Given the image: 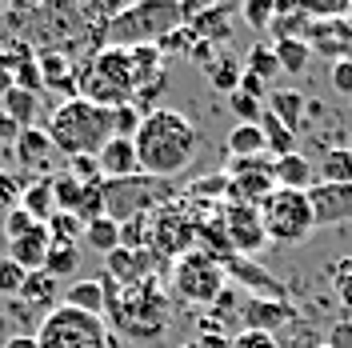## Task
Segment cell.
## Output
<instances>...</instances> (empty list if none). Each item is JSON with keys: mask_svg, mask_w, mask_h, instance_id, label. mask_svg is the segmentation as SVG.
I'll return each instance as SVG.
<instances>
[{"mask_svg": "<svg viewBox=\"0 0 352 348\" xmlns=\"http://www.w3.org/2000/svg\"><path fill=\"white\" fill-rule=\"evenodd\" d=\"M197 345L200 348H228L232 345V336H228V332H200Z\"/></svg>", "mask_w": 352, "mask_h": 348, "instance_id": "55", "label": "cell"}, {"mask_svg": "<svg viewBox=\"0 0 352 348\" xmlns=\"http://www.w3.org/2000/svg\"><path fill=\"white\" fill-rule=\"evenodd\" d=\"M241 320L248 332H268L276 336L280 328L296 325V312L288 301H261V296H244L241 301Z\"/></svg>", "mask_w": 352, "mask_h": 348, "instance_id": "16", "label": "cell"}, {"mask_svg": "<svg viewBox=\"0 0 352 348\" xmlns=\"http://www.w3.org/2000/svg\"><path fill=\"white\" fill-rule=\"evenodd\" d=\"M241 76H244V65L232 61V56H217V65L208 68V85L217 92H224V96H232L241 88Z\"/></svg>", "mask_w": 352, "mask_h": 348, "instance_id": "32", "label": "cell"}, {"mask_svg": "<svg viewBox=\"0 0 352 348\" xmlns=\"http://www.w3.org/2000/svg\"><path fill=\"white\" fill-rule=\"evenodd\" d=\"M349 21H352V8H349Z\"/></svg>", "mask_w": 352, "mask_h": 348, "instance_id": "59", "label": "cell"}, {"mask_svg": "<svg viewBox=\"0 0 352 348\" xmlns=\"http://www.w3.org/2000/svg\"><path fill=\"white\" fill-rule=\"evenodd\" d=\"M272 52H276V65H280V72H292V76H296V72H305L308 56H312L305 41H276V44H272Z\"/></svg>", "mask_w": 352, "mask_h": 348, "instance_id": "35", "label": "cell"}, {"mask_svg": "<svg viewBox=\"0 0 352 348\" xmlns=\"http://www.w3.org/2000/svg\"><path fill=\"white\" fill-rule=\"evenodd\" d=\"M48 248H52V240H48V228L41 224V228H32L28 237L8 244V261L21 264L24 272H41L44 261H48Z\"/></svg>", "mask_w": 352, "mask_h": 348, "instance_id": "20", "label": "cell"}, {"mask_svg": "<svg viewBox=\"0 0 352 348\" xmlns=\"http://www.w3.org/2000/svg\"><path fill=\"white\" fill-rule=\"evenodd\" d=\"M160 208V193H156L153 176H129V180H104V217L124 224L132 217H144Z\"/></svg>", "mask_w": 352, "mask_h": 348, "instance_id": "10", "label": "cell"}, {"mask_svg": "<svg viewBox=\"0 0 352 348\" xmlns=\"http://www.w3.org/2000/svg\"><path fill=\"white\" fill-rule=\"evenodd\" d=\"M228 276H224V264L212 261L208 252L192 248L188 257H180L173 264V292L192 308H212L224 296Z\"/></svg>", "mask_w": 352, "mask_h": 348, "instance_id": "7", "label": "cell"}, {"mask_svg": "<svg viewBox=\"0 0 352 348\" xmlns=\"http://www.w3.org/2000/svg\"><path fill=\"white\" fill-rule=\"evenodd\" d=\"M261 224H264V237L272 240V244H300V240H308L312 228H316L308 193L276 188L261 204Z\"/></svg>", "mask_w": 352, "mask_h": 348, "instance_id": "8", "label": "cell"}, {"mask_svg": "<svg viewBox=\"0 0 352 348\" xmlns=\"http://www.w3.org/2000/svg\"><path fill=\"white\" fill-rule=\"evenodd\" d=\"M349 149H352V144H349Z\"/></svg>", "mask_w": 352, "mask_h": 348, "instance_id": "60", "label": "cell"}, {"mask_svg": "<svg viewBox=\"0 0 352 348\" xmlns=\"http://www.w3.org/2000/svg\"><path fill=\"white\" fill-rule=\"evenodd\" d=\"M96 164H100V176H104V180H129V176H140L136 144H132L129 136H112L109 144L96 153Z\"/></svg>", "mask_w": 352, "mask_h": 348, "instance_id": "18", "label": "cell"}, {"mask_svg": "<svg viewBox=\"0 0 352 348\" xmlns=\"http://www.w3.org/2000/svg\"><path fill=\"white\" fill-rule=\"evenodd\" d=\"M184 193L192 196V200H228V173H212V176H204V180H192Z\"/></svg>", "mask_w": 352, "mask_h": 348, "instance_id": "39", "label": "cell"}, {"mask_svg": "<svg viewBox=\"0 0 352 348\" xmlns=\"http://www.w3.org/2000/svg\"><path fill=\"white\" fill-rule=\"evenodd\" d=\"M85 244L92 252H100V257H109L120 248V224L112 217H96L92 224H85Z\"/></svg>", "mask_w": 352, "mask_h": 348, "instance_id": "30", "label": "cell"}, {"mask_svg": "<svg viewBox=\"0 0 352 348\" xmlns=\"http://www.w3.org/2000/svg\"><path fill=\"white\" fill-rule=\"evenodd\" d=\"M308 204L316 228H340L352 220V184H312Z\"/></svg>", "mask_w": 352, "mask_h": 348, "instance_id": "13", "label": "cell"}, {"mask_svg": "<svg viewBox=\"0 0 352 348\" xmlns=\"http://www.w3.org/2000/svg\"><path fill=\"white\" fill-rule=\"evenodd\" d=\"M329 85L340 92V96H352V61H336L329 72Z\"/></svg>", "mask_w": 352, "mask_h": 348, "instance_id": "50", "label": "cell"}, {"mask_svg": "<svg viewBox=\"0 0 352 348\" xmlns=\"http://www.w3.org/2000/svg\"><path fill=\"white\" fill-rule=\"evenodd\" d=\"M24 272L21 264H12L8 257L0 261V296H21V288H24Z\"/></svg>", "mask_w": 352, "mask_h": 348, "instance_id": "46", "label": "cell"}, {"mask_svg": "<svg viewBox=\"0 0 352 348\" xmlns=\"http://www.w3.org/2000/svg\"><path fill=\"white\" fill-rule=\"evenodd\" d=\"M228 105H232V112H236V124H261V116H264L261 100H252V96H244V92H232Z\"/></svg>", "mask_w": 352, "mask_h": 348, "instance_id": "44", "label": "cell"}, {"mask_svg": "<svg viewBox=\"0 0 352 348\" xmlns=\"http://www.w3.org/2000/svg\"><path fill=\"white\" fill-rule=\"evenodd\" d=\"M60 305L76 308V312H88V316H104V284H100V276L76 281L72 288H65V301Z\"/></svg>", "mask_w": 352, "mask_h": 348, "instance_id": "24", "label": "cell"}, {"mask_svg": "<svg viewBox=\"0 0 352 348\" xmlns=\"http://www.w3.org/2000/svg\"><path fill=\"white\" fill-rule=\"evenodd\" d=\"M320 184H352V149H329L320 156Z\"/></svg>", "mask_w": 352, "mask_h": 348, "instance_id": "31", "label": "cell"}, {"mask_svg": "<svg viewBox=\"0 0 352 348\" xmlns=\"http://www.w3.org/2000/svg\"><path fill=\"white\" fill-rule=\"evenodd\" d=\"M316 348H329V345H316Z\"/></svg>", "mask_w": 352, "mask_h": 348, "instance_id": "58", "label": "cell"}, {"mask_svg": "<svg viewBox=\"0 0 352 348\" xmlns=\"http://www.w3.org/2000/svg\"><path fill=\"white\" fill-rule=\"evenodd\" d=\"M241 17L248 28H256V32H268V24L276 17V0H244L241 4Z\"/></svg>", "mask_w": 352, "mask_h": 348, "instance_id": "40", "label": "cell"}, {"mask_svg": "<svg viewBox=\"0 0 352 348\" xmlns=\"http://www.w3.org/2000/svg\"><path fill=\"white\" fill-rule=\"evenodd\" d=\"M268 112H272L288 132H296L300 120H305V92H296V88H272V92H268Z\"/></svg>", "mask_w": 352, "mask_h": 348, "instance_id": "23", "label": "cell"}, {"mask_svg": "<svg viewBox=\"0 0 352 348\" xmlns=\"http://www.w3.org/2000/svg\"><path fill=\"white\" fill-rule=\"evenodd\" d=\"M188 61H197L200 68H212V65H217V44L197 41V44H192V52H188Z\"/></svg>", "mask_w": 352, "mask_h": 348, "instance_id": "51", "label": "cell"}, {"mask_svg": "<svg viewBox=\"0 0 352 348\" xmlns=\"http://www.w3.org/2000/svg\"><path fill=\"white\" fill-rule=\"evenodd\" d=\"M32 228H41V224L28 217L24 208H12V213L4 217V237H8V244H12V240H21V237H28Z\"/></svg>", "mask_w": 352, "mask_h": 348, "instance_id": "47", "label": "cell"}, {"mask_svg": "<svg viewBox=\"0 0 352 348\" xmlns=\"http://www.w3.org/2000/svg\"><path fill=\"white\" fill-rule=\"evenodd\" d=\"M192 44H197V32H192L188 24H180V28H173L168 36H160L156 48H160V56H164V52H176V56L184 52V56H188V52H192Z\"/></svg>", "mask_w": 352, "mask_h": 348, "instance_id": "42", "label": "cell"}, {"mask_svg": "<svg viewBox=\"0 0 352 348\" xmlns=\"http://www.w3.org/2000/svg\"><path fill=\"white\" fill-rule=\"evenodd\" d=\"M68 176H76L80 184L104 180V176H100V164H96V156H72V160H68Z\"/></svg>", "mask_w": 352, "mask_h": 348, "instance_id": "48", "label": "cell"}, {"mask_svg": "<svg viewBox=\"0 0 352 348\" xmlns=\"http://www.w3.org/2000/svg\"><path fill=\"white\" fill-rule=\"evenodd\" d=\"M140 120H144V112L136 109V105H120V109H112V136H136L140 129Z\"/></svg>", "mask_w": 352, "mask_h": 348, "instance_id": "41", "label": "cell"}, {"mask_svg": "<svg viewBox=\"0 0 352 348\" xmlns=\"http://www.w3.org/2000/svg\"><path fill=\"white\" fill-rule=\"evenodd\" d=\"M76 264H80V248L76 244H52L48 248V261H44V272L52 281H65V276L76 272Z\"/></svg>", "mask_w": 352, "mask_h": 348, "instance_id": "34", "label": "cell"}, {"mask_svg": "<svg viewBox=\"0 0 352 348\" xmlns=\"http://www.w3.org/2000/svg\"><path fill=\"white\" fill-rule=\"evenodd\" d=\"M261 129H264V149H268V156H272V160L300 153V149H296V132H288L268 109H264V116H261Z\"/></svg>", "mask_w": 352, "mask_h": 348, "instance_id": "28", "label": "cell"}, {"mask_svg": "<svg viewBox=\"0 0 352 348\" xmlns=\"http://www.w3.org/2000/svg\"><path fill=\"white\" fill-rule=\"evenodd\" d=\"M80 196H85V184H80L76 176H68V173L52 176V200H56V213H72V217H76Z\"/></svg>", "mask_w": 352, "mask_h": 348, "instance_id": "33", "label": "cell"}, {"mask_svg": "<svg viewBox=\"0 0 352 348\" xmlns=\"http://www.w3.org/2000/svg\"><path fill=\"white\" fill-rule=\"evenodd\" d=\"M136 144V164L140 173L164 180V176L184 173L200 153V129L176 109H153L132 136Z\"/></svg>", "mask_w": 352, "mask_h": 348, "instance_id": "1", "label": "cell"}, {"mask_svg": "<svg viewBox=\"0 0 352 348\" xmlns=\"http://www.w3.org/2000/svg\"><path fill=\"white\" fill-rule=\"evenodd\" d=\"M197 248V217L180 204H160L148 213V252L160 261H180Z\"/></svg>", "mask_w": 352, "mask_h": 348, "instance_id": "9", "label": "cell"}, {"mask_svg": "<svg viewBox=\"0 0 352 348\" xmlns=\"http://www.w3.org/2000/svg\"><path fill=\"white\" fill-rule=\"evenodd\" d=\"M12 80H16V88L32 92V96H41V92H44V80H41V65H36V56L21 61V65H16V72H12Z\"/></svg>", "mask_w": 352, "mask_h": 348, "instance_id": "43", "label": "cell"}, {"mask_svg": "<svg viewBox=\"0 0 352 348\" xmlns=\"http://www.w3.org/2000/svg\"><path fill=\"white\" fill-rule=\"evenodd\" d=\"M308 28H312V17L296 0H276V17L268 24V32H276V41H305Z\"/></svg>", "mask_w": 352, "mask_h": 348, "instance_id": "21", "label": "cell"}, {"mask_svg": "<svg viewBox=\"0 0 352 348\" xmlns=\"http://www.w3.org/2000/svg\"><path fill=\"white\" fill-rule=\"evenodd\" d=\"M264 88H268V85H264L261 76L244 72V76H241V88H236V92H244V96H252V100H261V96H264Z\"/></svg>", "mask_w": 352, "mask_h": 348, "instance_id": "54", "label": "cell"}, {"mask_svg": "<svg viewBox=\"0 0 352 348\" xmlns=\"http://www.w3.org/2000/svg\"><path fill=\"white\" fill-rule=\"evenodd\" d=\"M224 276L232 281V288H248V296H261V301H285V284L276 276H268L252 257H228L224 261Z\"/></svg>", "mask_w": 352, "mask_h": 348, "instance_id": "14", "label": "cell"}, {"mask_svg": "<svg viewBox=\"0 0 352 348\" xmlns=\"http://www.w3.org/2000/svg\"><path fill=\"white\" fill-rule=\"evenodd\" d=\"M36 348H116L104 316H88L68 305H56L41 316Z\"/></svg>", "mask_w": 352, "mask_h": 348, "instance_id": "5", "label": "cell"}, {"mask_svg": "<svg viewBox=\"0 0 352 348\" xmlns=\"http://www.w3.org/2000/svg\"><path fill=\"white\" fill-rule=\"evenodd\" d=\"M12 156H16V164H21V168H28V173H48V168H52V156H56V149H52L48 132L32 124V129H21L16 144H12Z\"/></svg>", "mask_w": 352, "mask_h": 348, "instance_id": "17", "label": "cell"}, {"mask_svg": "<svg viewBox=\"0 0 352 348\" xmlns=\"http://www.w3.org/2000/svg\"><path fill=\"white\" fill-rule=\"evenodd\" d=\"M104 284V320L109 328H120L132 340H156L168 320H173V305H168V288H160V281H144L120 288L100 272Z\"/></svg>", "mask_w": 352, "mask_h": 348, "instance_id": "2", "label": "cell"}, {"mask_svg": "<svg viewBox=\"0 0 352 348\" xmlns=\"http://www.w3.org/2000/svg\"><path fill=\"white\" fill-rule=\"evenodd\" d=\"M264 149V129L261 124H232L228 129V156L241 160V156H261Z\"/></svg>", "mask_w": 352, "mask_h": 348, "instance_id": "29", "label": "cell"}, {"mask_svg": "<svg viewBox=\"0 0 352 348\" xmlns=\"http://www.w3.org/2000/svg\"><path fill=\"white\" fill-rule=\"evenodd\" d=\"M228 348H280V340L268 336V332H248V328H244V332L232 336V345Z\"/></svg>", "mask_w": 352, "mask_h": 348, "instance_id": "49", "label": "cell"}, {"mask_svg": "<svg viewBox=\"0 0 352 348\" xmlns=\"http://www.w3.org/2000/svg\"><path fill=\"white\" fill-rule=\"evenodd\" d=\"M36 109H41V96L24 92V88H8L0 96V112L16 124V129H32L36 124Z\"/></svg>", "mask_w": 352, "mask_h": 348, "instance_id": "26", "label": "cell"}, {"mask_svg": "<svg viewBox=\"0 0 352 348\" xmlns=\"http://www.w3.org/2000/svg\"><path fill=\"white\" fill-rule=\"evenodd\" d=\"M16 136H21V129H16V124L0 112V153H8V149L16 144Z\"/></svg>", "mask_w": 352, "mask_h": 348, "instance_id": "53", "label": "cell"}, {"mask_svg": "<svg viewBox=\"0 0 352 348\" xmlns=\"http://www.w3.org/2000/svg\"><path fill=\"white\" fill-rule=\"evenodd\" d=\"M0 348H36V336H28V332H21V336H8Z\"/></svg>", "mask_w": 352, "mask_h": 348, "instance_id": "56", "label": "cell"}, {"mask_svg": "<svg viewBox=\"0 0 352 348\" xmlns=\"http://www.w3.org/2000/svg\"><path fill=\"white\" fill-rule=\"evenodd\" d=\"M244 61H248V65H244V72L261 76L264 85H268V80H272V76L280 72V65H276V52H272V44H264V41H261V44H252Z\"/></svg>", "mask_w": 352, "mask_h": 348, "instance_id": "36", "label": "cell"}, {"mask_svg": "<svg viewBox=\"0 0 352 348\" xmlns=\"http://www.w3.org/2000/svg\"><path fill=\"white\" fill-rule=\"evenodd\" d=\"M180 4H160V0H144V4H129L116 21L104 28V44L112 48H136V44H156L180 28Z\"/></svg>", "mask_w": 352, "mask_h": 348, "instance_id": "6", "label": "cell"}, {"mask_svg": "<svg viewBox=\"0 0 352 348\" xmlns=\"http://www.w3.org/2000/svg\"><path fill=\"white\" fill-rule=\"evenodd\" d=\"M44 228H48V240L52 244H76V240L85 237V224H80V217H72V213H56Z\"/></svg>", "mask_w": 352, "mask_h": 348, "instance_id": "37", "label": "cell"}, {"mask_svg": "<svg viewBox=\"0 0 352 348\" xmlns=\"http://www.w3.org/2000/svg\"><path fill=\"white\" fill-rule=\"evenodd\" d=\"M329 348H352V320H340V325L329 332Z\"/></svg>", "mask_w": 352, "mask_h": 348, "instance_id": "52", "label": "cell"}, {"mask_svg": "<svg viewBox=\"0 0 352 348\" xmlns=\"http://www.w3.org/2000/svg\"><path fill=\"white\" fill-rule=\"evenodd\" d=\"M76 96L88 100V105H100V109L132 105L136 80H132L129 48H112V44L96 48L80 65V72H76Z\"/></svg>", "mask_w": 352, "mask_h": 348, "instance_id": "4", "label": "cell"}, {"mask_svg": "<svg viewBox=\"0 0 352 348\" xmlns=\"http://www.w3.org/2000/svg\"><path fill=\"white\" fill-rule=\"evenodd\" d=\"M56 296H60V281H52L48 272H28L24 276V288H21V301L24 305H32V308H56Z\"/></svg>", "mask_w": 352, "mask_h": 348, "instance_id": "27", "label": "cell"}, {"mask_svg": "<svg viewBox=\"0 0 352 348\" xmlns=\"http://www.w3.org/2000/svg\"><path fill=\"white\" fill-rule=\"evenodd\" d=\"M329 281L336 288V296H340V305L352 312V257H336L329 264Z\"/></svg>", "mask_w": 352, "mask_h": 348, "instance_id": "38", "label": "cell"}, {"mask_svg": "<svg viewBox=\"0 0 352 348\" xmlns=\"http://www.w3.org/2000/svg\"><path fill=\"white\" fill-rule=\"evenodd\" d=\"M305 44H308V52L329 56L332 65H336V61H352V21L349 17H336V21H312Z\"/></svg>", "mask_w": 352, "mask_h": 348, "instance_id": "15", "label": "cell"}, {"mask_svg": "<svg viewBox=\"0 0 352 348\" xmlns=\"http://www.w3.org/2000/svg\"><path fill=\"white\" fill-rule=\"evenodd\" d=\"M48 140L56 153L72 156H96L112 140V109L88 105L80 96H72L65 105H56L48 116Z\"/></svg>", "mask_w": 352, "mask_h": 348, "instance_id": "3", "label": "cell"}, {"mask_svg": "<svg viewBox=\"0 0 352 348\" xmlns=\"http://www.w3.org/2000/svg\"><path fill=\"white\" fill-rule=\"evenodd\" d=\"M36 65H41L44 88L65 92V100H72V96H76V72H72L68 52H60V48H48V52H41V56H36Z\"/></svg>", "mask_w": 352, "mask_h": 348, "instance_id": "19", "label": "cell"}, {"mask_svg": "<svg viewBox=\"0 0 352 348\" xmlns=\"http://www.w3.org/2000/svg\"><path fill=\"white\" fill-rule=\"evenodd\" d=\"M220 220H224V232H228V244L236 257H256L268 237H264L261 224V208L244 204V200H224L220 204Z\"/></svg>", "mask_w": 352, "mask_h": 348, "instance_id": "11", "label": "cell"}, {"mask_svg": "<svg viewBox=\"0 0 352 348\" xmlns=\"http://www.w3.org/2000/svg\"><path fill=\"white\" fill-rule=\"evenodd\" d=\"M160 257H153L148 248H116L104 257V276L116 281L120 288H132V284H144V281H156L160 272Z\"/></svg>", "mask_w": 352, "mask_h": 348, "instance_id": "12", "label": "cell"}, {"mask_svg": "<svg viewBox=\"0 0 352 348\" xmlns=\"http://www.w3.org/2000/svg\"><path fill=\"white\" fill-rule=\"evenodd\" d=\"M272 176H276V188H296V193H308L312 188V160H305L300 153L280 156L272 164Z\"/></svg>", "mask_w": 352, "mask_h": 348, "instance_id": "25", "label": "cell"}, {"mask_svg": "<svg viewBox=\"0 0 352 348\" xmlns=\"http://www.w3.org/2000/svg\"><path fill=\"white\" fill-rule=\"evenodd\" d=\"M180 348H200V345H197V340H184V345H180Z\"/></svg>", "mask_w": 352, "mask_h": 348, "instance_id": "57", "label": "cell"}, {"mask_svg": "<svg viewBox=\"0 0 352 348\" xmlns=\"http://www.w3.org/2000/svg\"><path fill=\"white\" fill-rule=\"evenodd\" d=\"M21 193H24L21 180H16L12 173H4V168H0V217H8L12 208H21Z\"/></svg>", "mask_w": 352, "mask_h": 348, "instance_id": "45", "label": "cell"}, {"mask_svg": "<svg viewBox=\"0 0 352 348\" xmlns=\"http://www.w3.org/2000/svg\"><path fill=\"white\" fill-rule=\"evenodd\" d=\"M21 208H24L32 220H36V224H48V220L56 217V200H52V176H41V180L24 184Z\"/></svg>", "mask_w": 352, "mask_h": 348, "instance_id": "22", "label": "cell"}]
</instances>
